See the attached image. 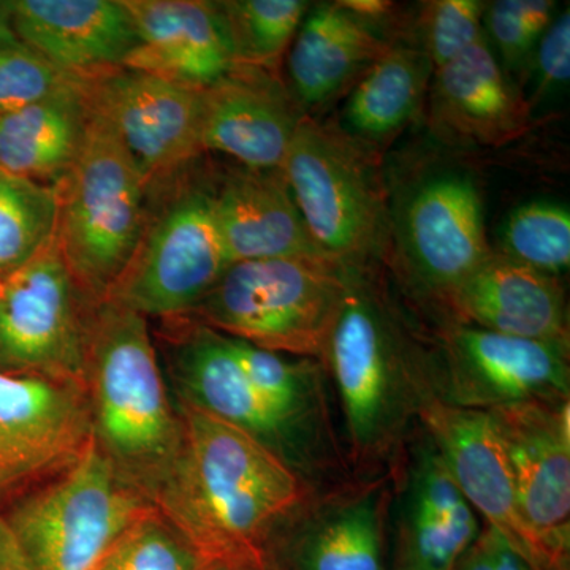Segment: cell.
I'll return each instance as SVG.
<instances>
[{
	"label": "cell",
	"instance_id": "obj_1",
	"mask_svg": "<svg viewBox=\"0 0 570 570\" xmlns=\"http://www.w3.org/2000/svg\"><path fill=\"white\" fill-rule=\"evenodd\" d=\"M181 444L153 498L206 561L265 560L269 543L316 497L261 441L181 403Z\"/></svg>",
	"mask_w": 570,
	"mask_h": 570
},
{
	"label": "cell",
	"instance_id": "obj_2",
	"mask_svg": "<svg viewBox=\"0 0 570 570\" xmlns=\"http://www.w3.org/2000/svg\"><path fill=\"white\" fill-rule=\"evenodd\" d=\"M322 363L340 403L352 475L393 474L433 390L425 352L409 343L387 306L354 272Z\"/></svg>",
	"mask_w": 570,
	"mask_h": 570
},
{
	"label": "cell",
	"instance_id": "obj_3",
	"mask_svg": "<svg viewBox=\"0 0 570 570\" xmlns=\"http://www.w3.org/2000/svg\"><path fill=\"white\" fill-rule=\"evenodd\" d=\"M85 384L92 439L112 468L153 502L181 444L148 318L105 302L92 307Z\"/></svg>",
	"mask_w": 570,
	"mask_h": 570
},
{
	"label": "cell",
	"instance_id": "obj_4",
	"mask_svg": "<svg viewBox=\"0 0 570 570\" xmlns=\"http://www.w3.org/2000/svg\"><path fill=\"white\" fill-rule=\"evenodd\" d=\"M352 268L322 255L238 262L190 317L254 346L324 362Z\"/></svg>",
	"mask_w": 570,
	"mask_h": 570
},
{
	"label": "cell",
	"instance_id": "obj_5",
	"mask_svg": "<svg viewBox=\"0 0 570 570\" xmlns=\"http://www.w3.org/2000/svg\"><path fill=\"white\" fill-rule=\"evenodd\" d=\"M56 187L55 245L81 294L99 305L140 243L148 179L108 122L89 111L80 154Z\"/></svg>",
	"mask_w": 570,
	"mask_h": 570
},
{
	"label": "cell",
	"instance_id": "obj_6",
	"mask_svg": "<svg viewBox=\"0 0 570 570\" xmlns=\"http://www.w3.org/2000/svg\"><path fill=\"white\" fill-rule=\"evenodd\" d=\"M171 371L181 403L261 441L316 493L352 482L340 438L326 436L269 404L247 381L227 336L190 317L168 318Z\"/></svg>",
	"mask_w": 570,
	"mask_h": 570
},
{
	"label": "cell",
	"instance_id": "obj_7",
	"mask_svg": "<svg viewBox=\"0 0 570 570\" xmlns=\"http://www.w3.org/2000/svg\"><path fill=\"white\" fill-rule=\"evenodd\" d=\"M183 174L151 184L163 189L164 198L156 205L148 195L140 243L105 298L146 318L190 316L232 265L214 213L213 187Z\"/></svg>",
	"mask_w": 570,
	"mask_h": 570
},
{
	"label": "cell",
	"instance_id": "obj_8",
	"mask_svg": "<svg viewBox=\"0 0 570 570\" xmlns=\"http://www.w3.org/2000/svg\"><path fill=\"white\" fill-rule=\"evenodd\" d=\"M153 508L91 439L7 521L29 569L97 570L124 532Z\"/></svg>",
	"mask_w": 570,
	"mask_h": 570
},
{
	"label": "cell",
	"instance_id": "obj_9",
	"mask_svg": "<svg viewBox=\"0 0 570 570\" xmlns=\"http://www.w3.org/2000/svg\"><path fill=\"white\" fill-rule=\"evenodd\" d=\"M318 250L354 266L384 235V197L362 142L303 116L281 168Z\"/></svg>",
	"mask_w": 570,
	"mask_h": 570
},
{
	"label": "cell",
	"instance_id": "obj_10",
	"mask_svg": "<svg viewBox=\"0 0 570 570\" xmlns=\"http://www.w3.org/2000/svg\"><path fill=\"white\" fill-rule=\"evenodd\" d=\"M441 351L425 354L428 381L441 403L491 412L570 401L569 343L524 340L455 324Z\"/></svg>",
	"mask_w": 570,
	"mask_h": 570
},
{
	"label": "cell",
	"instance_id": "obj_11",
	"mask_svg": "<svg viewBox=\"0 0 570 570\" xmlns=\"http://www.w3.org/2000/svg\"><path fill=\"white\" fill-rule=\"evenodd\" d=\"M91 302L52 243L0 277V371L85 384Z\"/></svg>",
	"mask_w": 570,
	"mask_h": 570
},
{
	"label": "cell",
	"instance_id": "obj_12",
	"mask_svg": "<svg viewBox=\"0 0 570 570\" xmlns=\"http://www.w3.org/2000/svg\"><path fill=\"white\" fill-rule=\"evenodd\" d=\"M82 97L132 154L149 186L186 170L205 153L202 89L119 66L85 77Z\"/></svg>",
	"mask_w": 570,
	"mask_h": 570
},
{
	"label": "cell",
	"instance_id": "obj_13",
	"mask_svg": "<svg viewBox=\"0 0 570 570\" xmlns=\"http://www.w3.org/2000/svg\"><path fill=\"white\" fill-rule=\"evenodd\" d=\"M508 459L521 515L551 570L569 569L570 401L489 412Z\"/></svg>",
	"mask_w": 570,
	"mask_h": 570
},
{
	"label": "cell",
	"instance_id": "obj_14",
	"mask_svg": "<svg viewBox=\"0 0 570 570\" xmlns=\"http://www.w3.org/2000/svg\"><path fill=\"white\" fill-rule=\"evenodd\" d=\"M397 494L393 570H453L482 523L433 439L419 425L393 474Z\"/></svg>",
	"mask_w": 570,
	"mask_h": 570
},
{
	"label": "cell",
	"instance_id": "obj_15",
	"mask_svg": "<svg viewBox=\"0 0 570 570\" xmlns=\"http://www.w3.org/2000/svg\"><path fill=\"white\" fill-rule=\"evenodd\" d=\"M92 439L86 387L0 371V487L69 466Z\"/></svg>",
	"mask_w": 570,
	"mask_h": 570
},
{
	"label": "cell",
	"instance_id": "obj_16",
	"mask_svg": "<svg viewBox=\"0 0 570 570\" xmlns=\"http://www.w3.org/2000/svg\"><path fill=\"white\" fill-rule=\"evenodd\" d=\"M419 423L433 439L450 474L479 517L535 570H551L521 515L515 483L489 412L468 411L426 397Z\"/></svg>",
	"mask_w": 570,
	"mask_h": 570
},
{
	"label": "cell",
	"instance_id": "obj_17",
	"mask_svg": "<svg viewBox=\"0 0 570 570\" xmlns=\"http://www.w3.org/2000/svg\"><path fill=\"white\" fill-rule=\"evenodd\" d=\"M393 474L318 493L288 524L292 570H387Z\"/></svg>",
	"mask_w": 570,
	"mask_h": 570
},
{
	"label": "cell",
	"instance_id": "obj_18",
	"mask_svg": "<svg viewBox=\"0 0 570 570\" xmlns=\"http://www.w3.org/2000/svg\"><path fill=\"white\" fill-rule=\"evenodd\" d=\"M302 118L273 70L235 66L204 89V151L225 154L242 167L279 170Z\"/></svg>",
	"mask_w": 570,
	"mask_h": 570
},
{
	"label": "cell",
	"instance_id": "obj_19",
	"mask_svg": "<svg viewBox=\"0 0 570 570\" xmlns=\"http://www.w3.org/2000/svg\"><path fill=\"white\" fill-rule=\"evenodd\" d=\"M403 235L415 276L441 302L493 253L478 187L463 176H438L419 187Z\"/></svg>",
	"mask_w": 570,
	"mask_h": 570
},
{
	"label": "cell",
	"instance_id": "obj_20",
	"mask_svg": "<svg viewBox=\"0 0 570 570\" xmlns=\"http://www.w3.org/2000/svg\"><path fill=\"white\" fill-rule=\"evenodd\" d=\"M138 43L122 67L204 89L236 66L223 17L206 0H122Z\"/></svg>",
	"mask_w": 570,
	"mask_h": 570
},
{
	"label": "cell",
	"instance_id": "obj_21",
	"mask_svg": "<svg viewBox=\"0 0 570 570\" xmlns=\"http://www.w3.org/2000/svg\"><path fill=\"white\" fill-rule=\"evenodd\" d=\"M431 121L450 141L498 148L527 132L531 108L483 37L434 71Z\"/></svg>",
	"mask_w": 570,
	"mask_h": 570
},
{
	"label": "cell",
	"instance_id": "obj_22",
	"mask_svg": "<svg viewBox=\"0 0 570 570\" xmlns=\"http://www.w3.org/2000/svg\"><path fill=\"white\" fill-rule=\"evenodd\" d=\"M444 305L456 324L524 340L569 343L568 306L560 277L499 253L456 285Z\"/></svg>",
	"mask_w": 570,
	"mask_h": 570
},
{
	"label": "cell",
	"instance_id": "obj_23",
	"mask_svg": "<svg viewBox=\"0 0 570 570\" xmlns=\"http://www.w3.org/2000/svg\"><path fill=\"white\" fill-rule=\"evenodd\" d=\"M10 11L21 43L81 77L122 66L138 43L122 0H10Z\"/></svg>",
	"mask_w": 570,
	"mask_h": 570
},
{
	"label": "cell",
	"instance_id": "obj_24",
	"mask_svg": "<svg viewBox=\"0 0 570 570\" xmlns=\"http://www.w3.org/2000/svg\"><path fill=\"white\" fill-rule=\"evenodd\" d=\"M214 213L232 264L322 254L283 170L242 167L213 187Z\"/></svg>",
	"mask_w": 570,
	"mask_h": 570
},
{
	"label": "cell",
	"instance_id": "obj_25",
	"mask_svg": "<svg viewBox=\"0 0 570 570\" xmlns=\"http://www.w3.org/2000/svg\"><path fill=\"white\" fill-rule=\"evenodd\" d=\"M389 47L373 21L356 17L343 3L311 7L288 55L292 97L302 107L335 99Z\"/></svg>",
	"mask_w": 570,
	"mask_h": 570
},
{
	"label": "cell",
	"instance_id": "obj_26",
	"mask_svg": "<svg viewBox=\"0 0 570 570\" xmlns=\"http://www.w3.org/2000/svg\"><path fill=\"white\" fill-rule=\"evenodd\" d=\"M88 119L82 91L2 112L0 168L45 186H59L80 154Z\"/></svg>",
	"mask_w": 570,
	"mask_h": 570
},
{
	"label": "cell",
	"instance_id": "obj_27",
	"mask_svg": "<svg viewBox=\"0 0 570 570\" xmlns=\"http://www.w3.org/2000/svg\"><path fill=\"white\" fill-rule=\"evenodd\" d=\"M430 67L417 48L390 45L348 97L344 124L351 138L379 142L400 132L422 104Z\"/></svg>",
	"mask_w": 570,
	"mask_h": 570
},
{
	"label": "cell",
	"instance_id": "obj_28",
	"mask_svg": "<svg viewBox=\"0 0 570 570\" xmlns=\"http://www.w3.org/2000/svg\"><path fill=\"white\" fill-rule=\"evenodd\" d=\"M58 187L0 168V277L28 264L55 239Z\"/></svg>",
	"mask_w": 570,
	"mask_h": 570
},
{
	"label": "cell",
	"instance_id": "obj_29",
	"mask_svg": "<svg viewBox=\"0 0 570 570\" xmlns=\"http://www.w3.org/2000/svg\"><path fill=\"white\" fill-rule=\"evenodd\" d=\"M236 66L275 70L309 11L305 0H225L216 2Z\"/></svg>",
	"mask_w": 570,
	"mask_h": 570
},
{
	"label": "cell",
	"instance_id": "obj_30",
	"mask_svg": "<svg viewBox=\"0 0 570 570\" xmlns=\"http://www.w3.org/2000/svg\"><path fill=\"white\" fill-rule=\"evenodd\" d=\"M499 254L560 277L570 265V212L551 200L519 206L502 224Z\"/></svg>",
	"mask_w": 570,
	"mask_h": 570
},
{
	"label": "cell",
	"instance_id": "obj_31",
	"mask_svg": "<svg viewBox=\"0 0 570 570\" xmlns=\"http://www.w3.org/2000/svg\"><path fill=\"white\" fill-rule=\"evenodd\" d=\"M208 562L154 505L124 532L97 570H204Z\"/></svg>",
	"mask_w": 570,
	"mask_h": 570
},
{
	"label": "cell",
	"instance_id": "obj_32",
	"mask_svg": "<svg viewBox=\"0 0 570 570\" xmlns=\"http://www.w3.org/2000/svg\"><path fill=\"white\" fill-rule=\"evenodd\" d=\"M85 77L52 66L20 40L0 43V115L82 91Z\"/></svg>",
	"mask_w": 570,
	"mask_h": 570
},
{
	"label": "cell",
	"instance_id": "obj_33",
	"mask_svg": "<svg viewBox=\"0 0 570 570\" xmlns=\"http://www.w3.org/2000/svg\"><path fill=\"white\" fill-rule=\"evenodd\" d=\"M553 11L550 0H498L487 7L483 21L502 61L513 67L528 58L553 22Z\"/></svg>",
	"mask_w": 570,
	"mask_h": 570
},
{
	"label": "cell",
	"instance_id": "obj_34",
	"mask_svg": "<svg viewBox=\"0 0 570 570\" xmlns=\"http://www.w3.org/2000/svg\"><path fill=\"white\" fill-rule=\"evenodd\" d=\"M485 3L479 0H434L428 3L425 55L434 71L448 66L483 39Z\"/></svg>",
	"mask_w": 570,
	"mask_h": 570
},
{
	"label": "cell",
	"instance_id": "obj_35",
	"mask_svg": "<svg viewBox=\"0 0 570 570\" xmlns=\"http://www.w3.org/2000/svg\"><path fill=\"white\" fill-rule=\"evenodd\" d=\"M539 94H550L564 88L570 77V11H562L543 32L535 56Z\"/></svg>",
	"mask_w": 570,
	"mask_h": 570
},
{
	"label": "cell",
	"instance_id": "obj_36",
	"mask_svg": "<svg viewBox=\"0 0 570 570\" xmlns=\"http://www.w3.org/2000/svg\"><path fill=\"white\" fill-rule=\"evenodd\" d=\"M483 532L489 540L493 570H535L497 530L487 527Z\"/></svg>",
	"mask_w": 570,
	"mask_h": 570
},
{
	"label": "cell",
	"instance_id": "obj_37",
	"mask_svg": "<svg viewBox=\"0 0 570 570\" xmlns=\"http://www.w3.org/2000/svg\"><path fill=\"white\" fill-rule=\"evenodd\" d=\"M0 570H31L9 521L0 517Z\"/></svg>",
	"mask_w": 570,
	"mask_h": 570
},
{
	"label": "cell",
	"instance_id": "obj_38",
	"mask_svg": "<svg viewBox=\"0 0 570 570\" xmlns=\"http://www.w3.org/2000/svg\"><path fill=\"white\" fill-rule=\"evenodd\" d=\"M453 570H493L491 566L489 540L485 532H480L474 546L461 557L459 564Z\"/></svg>",
	"mask_w": 570,
	"mask_h": 570
},
{
	"label": "cell",
	"instance_id": "obj_39",
	"mask_svg": "<svg viewBox=\"0 0 570 570\" xmlns=\"http://www.w3.org/2000/svg\"><path fill=\"white\" fill-rule=\"evenodd\" d=\"M344 7L355 13L356 17L365 18V20L374 21L377 18L389 13L392 3L382 2V0H344Z\"/></svg>",
	"mask_w": 570,
	"mask_h": 570
},
{
	"label": "cell",
	"instance_id": "obj_40",
	"mask_svg": "<svg viewBox=\"0 0 570 570\" xmlns=\"http://www.w3.org/2000/svg\"><path fill=\"white\" fill-rule=\"evenodd\" d=\"M204 570H277L273 558L265 560L212 561Z\"/></svg>",
	"mask_w": 570,
	"mask_h": 570
},
{
	"label": "cell",
	"instance_id": "obj_41",
	"mask_svg": "<svg viewBox=\"0 0 570 570\" xmlns=\"http://www.w3.org/2000/svg\"><path fill=\"white\" fill-rule=\"evenodd\" d=\"M13 40L18 39L14 36L13 26H11L10 0H6V2L0 0V43Z\"/></svg>",
	"mask_w": 570,
	"mask_h": 570
}]
</instances>
